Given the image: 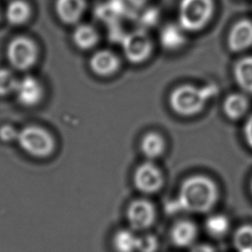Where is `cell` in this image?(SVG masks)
<instances>
[{"label": "cell", "instance_id": "obj_1", "mask_svg": "<svg viewBox=\"0 0 252 252\" xmlns=\"http://www.w3.org/2000/svg\"><path fill=\"white\" fill-rule=\"evenodd\" d=\"M218 197L217 186L206 176H192L183 181L178 197L169 203V212L186 211L204 213L215 205Z\"/></svg>", "mask_w": 252, "mask_h": 252}, {"label": "cell", "instance_id": "obj_2", "mask_svg": "<svg viewBox=\"0 0 252 252\" xmlns=\"http://www.w3.org/2000/svg\"><path fill=\"white\" fill-rule=\"evenodd\" d=\"M213 93L212 89H200L191 85H183L175 89L169 97L172 109L180 115H194L204 107Z\"/></svg>", "mask_w": 252, "mask_h": 252}, {"label": "cell", "instance_id": "obj_3", "mask_svg": "<svg viewBox=\"0 0 252 252\" xmlns=\"http://www.w3.org/2000/svg\"><path fill=\"white\" fill-rule=\"evenodd\" d=\"M213 13V0H181L179 4L180 27L186 31H199L207 25Z\"/></svg>", "mask_w": 252, "mask_h": 252}, {"label": "cell", "instance_id": "obj_4", "mask_svg": "<svg viewBox=\"0 0 252 252\" xmlns=\"http://www.w3.org/2000/svg\"><path fill=\"white\" fill-rule=\"evenodd\" d=\"M17 141L26 153L37 158L50 155L54 149V141L51 135L37 126L23 128L18 132Z\"/></svg>", "mask_w": 252, "mask_h": 252}, {"label": "cell", "instance_id": "obj_5", "mask_svg": "<svg viewBox=\"0 0 252 252\" xmlns=\"http://www.w3.org/2000/svg\"><path fill=\"white\" fill-rule=\"evenodd\" d=\"M34 43L28 37L18 36L11 40L7 47V57L13 67L26 70L32 66L36 59Z\"/></svg>", "mask_w": 252, "mask_h": 252}, {"label": "cell", "instance_id": "obj_6", "mask_svg": "<svg viewBox=\"0 0 252 252\" xmlns=\"http://www.w3.org/2000/svg\"><path fill=\"white\" fill-rule=\"evenodd\" d=\"M122 46L126 58L133 63L146 60L152 51V42L149 35L142 31H135L124 36Z\"/></svg>", "mask_w": 252, "mask_h": 252}, {"label": "cell", "instance_id": "obj_7", "mask_svg": "<svg viewBox=\"0 0 252 252\" xmlns=\"http://www.w3.org/2000/svg\"><path fill=\"white\" fill-rule=\"evenodd\" d=\"M134 183L136 188L145 193H154L162 185L159 169L151 162L141 164L135 171Z\"/></svg>", "mask_w": 252, "mask_h": 252}, {"label": "cell", "instance_id": "obj_8", "mask_svg": "<svg viewBox=\"0 0 252 252\" xmlns=\"http://www.w3.org/2000/svg\"><path fill=\"white\" fill-rule=\"evenodd\" d=\"M127 218L130 225L137 230L149 227L155 220L153 205L147 200H135L127 211Z\"/></svg>", "mask_w": 252, "mask_h": 252}, {"label": "cell", "instance_id": "obj_9", "mask_svg": "<svg viewBox=\"0 0 252 252\" xmlns=\"http://www.w3.org/2000/svg\"><path fill=\"white\" fill-rule=\"evenodd\" d=\"M14 93L21 104L32 106L40 100L42 96V87L36 78L26 76L18 80Z\"/></svg>", "mask_w": 252, "mask_h": 252}, {"label": "cell", "instance_id": "obj_10", "mask_svg": "<svg viewBox=\"0 0 252 252\" xmlns=\"http://www.w3.org/2000/svg\"><path fill=\"white\" fill-rule=\"evenodd\" d=\"M252 46V22L241 20L231 29L228 35V47L234 52L242 51Z\"/></svg>", "mask_w": 252, "mask_h": 252}, {"label": "cell", "instance_id": "obj_11", "mask_svg": "<svg viewBox=\"0 0 252 252\" xmlns=\"http://www.w3.org/2000/svg\"><path fill=\"white\" fill-rule=\"evenodd\" d=\"M90 64L95 74L99 76H109L118 69L119 61L109 50H99L92 56Z\"/></svg>", "mask_w": 252, "mask_h": 252}, {"label": "cell", "instance_id": "obj_12", "mask_svg": "<svg viewBox=\"0 0 252 252\" xmlns=\"http://www.w3.org/2000/svg\"><path fill=\"white\" fill-rule=\"evenodd\" d=\"M55 9L62 22L74 24L83 15L86 9V0H56Z\"/></svg>", "mask_w": 252, "mask_h": 252}, {"label": "cell", "instance_id": "obj_13", "mask_svg": "<svg viewBox=\"0 0 252 252\" xmlns=\"http://www.w3.org/2000/svg\"><path fill=\"white\" fill-rule=\"evenodd\" d=\"M197 236L195 224L188 220H180L171 229L172 242L179 247L191 245Z\"/></svg>", "mask_w": 252, "mask_h": 252}, {"label": "cell", "instance_id": "obj_14", "mask_svg": "<svg viewBox=\"0 0 252 252\" xmlns=\"http://www.w3.org/2000/svg\"><path fill=\"white\" fill-rule=\"evenodd\" d=\"M237 85L246 93L252 94V56L241 58L234 66Z\"/></svg>", "mask_w": 252, "mask_h": 252}, {"label": "cell", "instance_id": "obj_15", "mask_svg": "<svg viewBox=\"0 0 252 252\" xmlns=\"http://www.w3.org/2000/svg\"><path fill=\"white\" fill-rule=\"evenodd\" d=\"M160 43L161 45L169 50H174L182 46L185 42V36L183 29L174 24L166 25L160 32Z\"/></svg>", "mask_w": 252, "mask_h": 252}, {"label": "cell", "instance_id": "obj_16", "mask_svg": "<svg viewBox=\"0 0 252 252\" xmlns=\"http://www.w3.org/2000/svg\"><path fill=\"white\" fill-rule=\"evenodd\" d=\"M248 109L247 98L240 94H232L228 95L223 103V110L230 119H239Z\"/></svg>", "mask_w": 252, "mask_h": 252}, {"label": "cell", "instance_id": "obj_17", "mask_svg": "<svg viewBox=\"0 0 252 252\" xmlns=\"http://www.w3.org/2000/svg\"><path fill=\"white\" fill-rule=\"evenodd\" d=\"M6 19L12 25L24 24L31 15V9L27 2L23 0H14L6 8Z\"/></svg>", "mask_w": 252, "mask_h": 252}, {"label": "cell", "instance_id": "obj_18", "mask_svg": "<svg viewBox=\"0 0 252 252\" xmlns=\"http://www.w3.org/2000/svg\"><path fill=\"white\" fill-rule=\"evenodd\" d=\"M97 37L96 31L89 25L79 26L73 33L74 42L81 49L92 48L96 43Z\"/></svg>", "mask_w": 252, "mask_h": 252}, {"label": "cell", "instance_id": "obj_19", "mask_svg": "<svg viewBox=\"0 0 252 252\" xmlns=\"http://www.w3.org/2000/svg\"><path fill=\"white\" fill-rule=\"evenodd\" d=\"M163 139L157 133L147 134L141 142V150L143 154L150 158H155L160 156L163 152Z\"/></svg>", "mask_w": 252, "mask_h": 252}, {"label": "cell", "instance_id": "obj_20", "mask_svg": "<svg viewBox=\"0 0 252 252\" xmlns=\"http://www.w3.org/2000/svg\"><path fill=\"white\" fill-rule=\"evenodd\" d=\"M139 237L128 229L116 232L113 238V245L117 252H135L138 249Z\"/></svg>", "mask_w": 252, "mask_h": 252}, {"label": "cell", "instance_id": "obj_21", "mask_svg": "<svg viewBox=\"0 0 252 252\" xmlns=\"http://www.w3.org/2000/svg\"><path fill=\"white\" fill-rule=\"evenodd\" d=\"M205 226L210 235L214 237H221L227 232L229 221L223 215H214L206 220Z\"/></svg>", "mask_w": 252, "mask_h": 252}, {"label": "cell", "instance_id": "obj_22", "mask_svg": "<svg viewBox=\"0 0 252 252\" xmlns=\"http://www.w3.org/2000/svg\"><path fill=\"white\" fill-rule=\"evenodd\" d=\"M237 252H252V225L240 226L233 238Z\"/></svg>", "mask_w": 252, "mask_h": 252}, {"label": "cell", "instance_id": "obj_23", "mask_svg": "<svg viewBox=\"0 0 252 252\" xmlns=\"http://www.w3.org/2000/svg\"><path fill=\"white\" fill-rule=\"evenodd\" d=\"M18 80L8 69H0V95L14 93Z\"/></svg>", "mask_w": 252, "mask_h": 252}, {"label": "cell", "instance_id": "obj_24", "mask_svg": "<svg viewBox=\"0 0 252 252\" xmlns=\"http://www.w3.org/2000/svg\"><path fill=\"white\" fill-rule=\"evenodd\" d=\"M158 239L154 235H145L139 237L138 249L139 252H156L158 249Z\"/></svg>", "mask_w": 252, "mask_h": 252}, {"label": "cell", "instance_id": "obj_25", "mask_svg": "<svg viewBox=\"0 0 252 252\" xmlns=\"http://www.w3.org/2000/svg\"><path fill=\"white\" fill-rule=\"evenodd\" d=\"M17 137H18V132L12 126L5 125L0 128V139L1 140L8 142V141H13L15 139L17 140Z\"/></svg>", "mask_w": 252, "mask_h": 252}, {"label": "cell", "instance_id": "obj_26", "mask_svg": "<svg viewBox=\"0 0 252 252\" xmlns=\"http://www.w3.org/2000/svg\"><path fill=\"white\" fill-rule=\"evenodd\" d=\"M244 136L247 144L250 148H252V114L247 119L244 126Z\"/></svg>", "mask_w": 252, "mask_h": 252}, {"label": "cell", "instance_id": "obj_27", "mask_svg": "<svg viewBox=\"0 0 252 252\" xmlns=\"http://www.w3.org/2000/svg\"><path fill=\"white\" fill-rule=\"evenodd\" d=\"M189 252H215V250L210 245L200 244V245H196V246L192 247Z\"/></svg>", "mask_w": 252, "mask_h": 252}, {"label": "cell", "instance_id": "obj_28", "mask_svg": "<svg viewBox=\"0 0 252 252\" xmlns=\"http://www.w3.org/2000/svg\"><path fill=\"white\" fill-rule=\"evenodd\" d=\"M147 0H129V2L133 5H136V6H140L142 4H144Z\"/></svg>", "mask_w": 252, "mask_h": 252}, {"label": "cell", "instance_id": "obj_29", "mask_svg": "<svg viewBox=\"0 0 252 252\" xmlns=\"http://www.w3.org/2000/svg\"><path fill=\"white\" fill-rule=\"evenodd\" d=\"M251 191H252V181H251Z\"/></svg>", "mask_w": 252, "mask_h": 252}]
</instances>
